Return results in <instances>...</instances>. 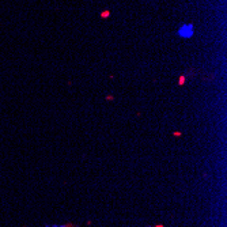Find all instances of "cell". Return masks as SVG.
Here are the masks:
<instances>
[{"mask_svg":"<svg viewBox=\"0 0 227 227\" xmlns=\"http://www.w3.org/2000/svg\"><path fill=\"white\" fill-rule=\"evenodd\" d=\"M46 227H68V225H61V226H59V225H49Z\"/></svg>","mask_w":227,"mask_h":227,"instance_id":"cell-2","label":"cell"},{"mask_svg":"<svg viewBox=\"0 0 227 227\" xmlns=\"http://www.w3.org/2000/svg\"><path fill=\"white\" fill-rule=\"evenodd\" d=\"M193 34H195V27H193V25H191V23H188V25L185 23V25L180 26L178 35L181 38H191Z\"/></svg>","mask_w":227,"mask_h":227,"instance_id":"cell-1","label":"cell"}]
</instances>
